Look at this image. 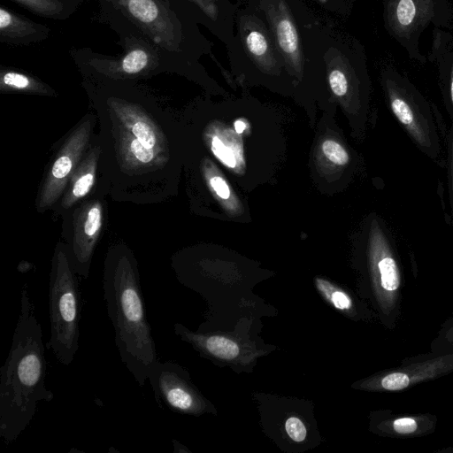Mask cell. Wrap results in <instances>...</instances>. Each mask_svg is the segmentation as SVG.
I'll use <instances>...</instances> for the list:
<instances>
[{"mask_svg": "<svg viewBox=\"0 0 453 453\" xmlns=\"http://www.w3.org/2000/svg\"><path fill=\"white\" fill-rule=\"evenodd\" d=\"M47 363L42 330L27 285L8 357L0 370V436L12 442L34 418L39 402L54 394L45 387Z\"/></svg>", "mask_w": 453, "mask_h": 453, "instance_id": "cell-1", "label": "cell"}, {"mask_svg": "<svg viewBox=\"0 0 453 453\" xmlns=\"http://www.w3.org/2000/svg\"><path fill=\"white\" fill-rule=\"evenodd\" d=\"M103 291L120 360L142 387L159 359L146 315L137 262L127 248L119 246L108 251Z\"/></svg>", "mask_w": 453, "mask_h": 453, "instance_id": "cell-2", "label": "cell"}, {"mask_svg": "<svg viewBox=\"0 0 453 453\" xmlns=\"http://www.w3.org/2000/svg\"><path fill=\"white\" fill-rule=\"evenodd\" d=\"M77 276L66 246L59 243L53 255L50 274V337L46 347L65 365L73 361L79 349L81 296Z\"/></svg>", "mask_w": 453, "mask_h": 453, "instance_id": "cell-3", "label": "cell"}, {"mask_svg": "<svg viewBox=\"0 0 453 453\" xmlns=\"http://www.w3.org/2000/svg\"><path fill=\"white\" fill-rule=\"evenodd\" d=\"M381 84L388 107L398 123L426 156L440 161L442 148L436 106L394 66L382 71Z\"/></svg>", "mask_w": 453, "mask_h": 453, "instance_id": "cell-4", "label": "cell"}, {"mask_svg": "<svg viewBox=\"0 0 453 453\" xmlns=\"http://www.w3.org/2000/svg\"><path fill=\"white\" fill-rule=\"evenodd\" d=\"M117 129L120 165L127 173H146L163 165L165 140L163 132L138 104L110 100Z\"/></svg>", "mask_w": 453, "mask_h": 453, "instance_id": "cell-5", "label": "cell"}, {"mask_svg": "<svg viewBox=\"0 0 453 453\" xmlns=\"http://www.w3.org/2000/svg\"><path fill=\"white\" fill-rule=\"evenodd\" d=\"M384 26L389 35L420 64L427 61L419 48L422 33L430 26L445 28L453 24L449 0H384Z\"/></svg>", "mask_w": 453, "mask_h": 453, "instance_id": "cell-6", "label": "cell"}, {"mask_svg": "<svg viewBox=\"0 0 453 453\" xmlns=\"http://www.w3.org/2000/svg\"><path fill=\"white\" fill-rule=\"evenodd\" d=\"M160 50L180 51V24L163 0H107Z\"/></svg>", "mask_w": 453, "mask_h": 453, "instance_id": "cell-7", "label": "cell"}, {"mask_svg": "<svg viewBox=\"0 0 453 453\" xmlns=\"http://www.w3.org/2000/svg\"><path fill=\"white\" fill-rule=\"evenodd\" d=\"M94 125L93 116L84 119L68 135L52 161L37 200L41 211L50 208L66 189L85 152Z\"/></svg>", "mask_w": 453, "mask_h": 453, "instance_id": "cell-8", "label": "cell"}, {"mask_svg": "<svg viewBox=\"0 0 453 453\" xmlns=\"http://www.w3.org/2000/svg\"><path fill=\"white\" fill-rule=\"evenodd\" d=\"M103 225V206L93 200L77 208L73 215V234L67 252L74 272L87 279L94 250Z\"/></svg>", "mask_w": 453, "mask_h": 453, "instance_id": "cell-9", "label": "cell"}, {"mask_svg": "<svg viewBox=\"0 0 453 453\" xmlns=\"http://www.w3.org/2000/svg\"><path fill=\"white\" fill-rule=\"evenodd\" d=\"M148 380L155 400L173 411L188 413L196 411V395L189 386L182 369L171 361H157L150 370Z\"/></svg>", "mask_w": 453, "mask_h": 453, "instance_id": "cell-10", "label": "cell"}, {"mask_svg": "<svg viewBox=\"0 0 453 453\" xmlns=\"http://www.w3.org/2000/svg\"><path fill=\"white\" fill-rule=\"evenodd\" d=\"M158 54L147 42H132L119 59L94 56L88 65L96 72L111 78H134L154 71L158 65Z\"/></svg>", "mask_w": 453, "mask_h": 453, "instance_id": "cell-11", "label": "cell"}, {"mask_svg": "<svg viewBox=\"0 0 453 453\" xmlns=\"http://www.w3.org/2000/svg\"><path fill=\"white\" fill-rule=\"evenodd\" d=\"M427 60L434 64L444 105L453 125V35L434 27Z\"/></svg>", "mask_w": 453, "mask_h": 453, "instance_id": "cell-12", "label": "cell"}, {"mask_svg": "<svg viewBox=\"0 0 453 453\" xmlns=\"http://www.w3.org/2000/svg\"><path fill=\"white\" fill-rule=\"evenodd\" d=\"M99 156L100 147L95 146L81 158L68 182L60 209H69L90 192L96 181Z\"/></svg>", "mask_w": 453, "mask_h": 453, "instance_id": "cell-13", "label": "cell"}, {"mask_svg": "<svg viewBox=\"0 0 453 453\" xmlns=\"http://www.w3.org/2000/svg\"><path fill=\"white\" fill-rule=\"evenodd\" d=\"M50 33L48 27L23 16L0 8V40L2 42L27 44L44 40Z\"/></svg>", "mask_w": 453, "mask_h": 453, "instance_id": "cell-14", "label": "cell"}, {"mask_svg": "<svg viewBox=\"0 0 453 453\" xmlns=\"http://www.w3.org/2000/svg\"><path fill=\"white\" fill-rule=\"evenodd\" d=\"M275 35L278 45L285 57L294 65H298L302 60L298 34L295 25L281 4L275 21Z\"/></svg>", "mask_w": 453, "mask_h": 453, "instance_id": "cell-15", "label": "cell"}, {"mask_svg": "<svg viewBox=\"0 0 453 453\" xmlns=\"http://www.w3.org/2000/svg\"><path fill=\"white\" fill-rule=\"evenodd\" d=\"M2 91L33 92L49 94L50 88L36 79L23 73L12 70H2L0 77Z\"/></svg>", "mask_w": 453, "mask_h": 453, "instance_id": "cell-16", "label": "cell"}, {"mask_svg": "<svg viewBox=\"0 0 453 453\" xmlns=\"http://www.w3.org/2000/svg\"><path fill=\"white\" fill-rule=\"evenodd\" d=\"M389 239L387 236L377 266L380 275L381 287L388 291H395L400 283L399 272L395 259L390 253Z\"/></svg>", "mask_w": 453, "mask_h": 453, "instance_id": "cell-17", "label": "cell"}, {"mask_svg": "<svg viewBox=\"0 0 453 453\" xmlns=\"http://www.w3.org/2000/svg\"><path fill=\"white\" fill-rule=\"evenodd\" d=\"M37 15L46 18H60L65 5L60 0H14Z\"/></svg>", "mask_w": 453, "mask_h": 453, "instance_id": "cell-18", "label": "cell"}, {"mask_svg": "<svg viewBox=\"0 0 453 453\" xmlns=\"http://www.w3.org/2000/svg\"><path fill=\"white\" fill-rule=\"evenodd\" d=\"M204 347L211 354L222 359H233L239 354V347L234 341L219 335L207 337Z\"/></svg>", "mask_w": 453, "mask_h": 453, "instance_id": "cell-19", "label": "cell"}, {"mask_svg": "<svg viewBox=\"0 0 453 453\" xmlns=\"http://www.w3.org/2000/svg\"><path fill=\"white\" fill-rule=\"evenodd\" d=\"M246 46L250 53L260 62L269 60V47L265 35L257 31L251 30L245 39Z\"/></svg>", "mask_w": 453, "mask_h": 453, "instance_id": "cell-20", "label": "cell"}, {"mask_svg": "<svg viewBox=\"0 0 453 453\" xmlns=\"http://www.w3.org/2000/svg\"><path fill=\"white\" fill-rule=\"evenodd\" d=\"M322 150L325 156L336 165H343L349 161L348 152L335 141L326 140L322 143Z\"/></svg>", "mask_w": 453, "mask_h": 453, "instance_id": "cell-21", "label": "cell"}, {"mask_svg": "<svg viewBox=\"0 0 453 453\" xmlns=\"http://www.w3.org/2000/svg\"><path fill=\"white\" fill-rule=\"evenodd\" d=\"M445 142L447 144V163L448 178L449 188V197L451 205V214L453 219V125L451 124L445 134Z\"/></svg>", "mask_w": 453, "mask_h": 453, "instance_id": "cell-22", "label": "cell"}, {"mask_svg": "<svg viewBox=\"0 0 453 453\" xmlns=\"http://www.w3.org/2000/svg\"><path fill=\"white\" fill-rule=\"evenodd\" d=\"M410 384V378L403 372H392L386 375L381 380L384 389L395 391L407 388Z\"/></svg>", "mask_w": 453, "mask_h": 453, "instance_id": "cell-23", "label": "cell"}, {"mask_svg": "<svg viewBox=\"0 0 453 453\" xmlns=\"http://www.w3.org/2000/svg\"><path fill=\"white\" fill-rule=\"evenodd\" d=\"M332 91L338 96H344L349 88L347 77L341 70H333L328 77Z\"/></svg>", "mask_w": 453, "mask_h": 453, "instance_id": "cell-24", "label": "cell"}, {"mask_svg": "<svg viewBox=\"0 0 453 453\" xmlns=\"http://www.w3.org/2000/svg\"><path fill=\"white\" fill-rule=\"evenodd\" d=\"M285 428L288 436L295 441L300 442L306 437V428L298 418L291 417L288 418Z\"/></svg>", "mask_w": 453, "mask_h": 453, "instance_id": "cell-25", "label": "cell"}, {"mask_svg": "<svg viewBox=\"0 0 453 453\" xmlns=\"http://www.w3.org/2000/svg\"><path fill=\"white\" fill-rule=\"evenodd\" d=\"M211 150L225 165L229 167H234L235 159L232 151L226 148L218 137H214L211 141Z\"/></svg>", "mask_w": 453, "mask_h": 453, "instance_id": "cell-26", "label": "cell"}, {"mask_svg": "<svg viewBox=\"0 0 453 453\" xmlns=\"http://www.w3.org/2000/svg\"><path fill=\"white\" fill-rule=\"evenodd\" d=\"M393 427L399 434H411L416 431L418 425L411 418H401L394 421Z\"/></svg>", "mask_w": 453, "mask_h": 453, "instance_id": "cell-27", "label": "cell"}, {"mask_svg": "<svg viewBox=\"0 0 453 453\" xmlns=\"http://www.w3.org/2000/svg\"><path fill=\"white\" fill-rule=\"evenodd\" d=\"M210 184L217 195L222 199H227L230 196V190L226 181L219 176L211 178Z\"/></svg>", "mask_w": 453, "mask_h": 453, "instance_id": "cell-28", "label": "cell"}, {"mask_svg": "<svg viewBox=\"0 0 453 453\" xmlns=\"http://www.w3.org/2000/svg\"><path fill=\"white\" fill-rule=\"evenodd\" d=\"M332 303L340 310H346L351 306V302L347 295L342 291H334L330 296Z\"/></svg>", "mask_w": 453, "mask_h": 453, "instance_id": "cell-29", "label": "cell"}, {"mask_svg": "<svg viewBox=\"0 0 453 453\" xmlns=\"http://www.w3.org/2000/svg\"><path fill=\"white\" fill-rule=\"evenodd\" d=\"M211 19H216L218 8L213 0H193Z\"/></svg>", "mask_w": 453, "mask_h": 453, "instance_id": "cell-30", "label": "cell"}, {"mask_svg": "<svg viewBox=\"0 0 453 453\" xmlns=\"http://www.w3.org/2000/svg\"><path fill=\"white\" fill-rule=\"evenodd\" d=\"M234 127L238 133H242L245 129V124L242 121H238L235 123Z\"/></svg>", "mask_w": 453, "mask_h": 453, "instance_id": "cell-31", "label": "cell"}, {"mask_svg": "<svg viewBox=\"0 0 453 453\" xmlns=\"http://www.w3.org/2000/svg\"><path fill=\"white\" fill-rule=\"evenodd\" d=\"M321 1H325V0H321Z\"/></svg>", "mask_w": 453, "mask_h": 453, "instance_id": "cell-32", "label": "cell"}]
</instances>
